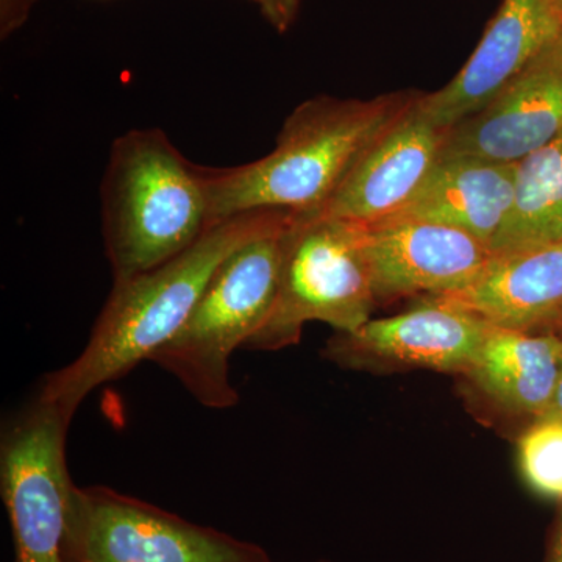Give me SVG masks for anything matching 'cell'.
Masks as SVG:
<instances>
[{"mask_svg":"<svg viewBox=\"0 0 562 562\" xmlns=\"http://www.w3.org/2000/svg\"><path fill=\"white\" fill-rule=\"evenodd\" d=\"M286 210H254L217 222L190 249L150 271L114 281L79 357L41 383V401L74 417L102 384L127 375L187 322L211 277L228 255L290 217Z\"/></svg>","mask_w":562,"mask_h":562,"instance_id":"obj_1","label":"cell"},{"mask_svg":"<svg viewBox=\"0 0 562 562\" xmlns=\"http://www.w3.org/2000/svg\"><path fill=\"white\" fill-rule=\"evenodd\" d=\"M419 95L409 90L366 101L317 95L302 102L271 154L236 168H205L210 224L254 210L324 209L366 150Z\"/></svg>","mask_w":562,"mask_h":562,"instance_id":"obj_2","label":"cell"},{"mask_svg":"<svg viewBox=\"0 0 562 562\" xmlns=\"http://www.w3.org/2000/svg\"><path fill=\"white\" fill-rule=\"evenodd\" d=\"M101 194L103 244L114 281L171 260L213 227L205 168L187 160L160 128L114 139Z\"/></svg>","mask_w":562,"mask_h":562,"instance_id":"obj_3","label":"cell"},{"mask_svg":"<svg viewBox=\"0 0 562 562\" xmlns=\"http://www.w3.org/2000/svg\"><path fill=\"white\" fill-rule=\"evenodd\" d=\"M290 220L291 214L228 255L179 331L150 355V362L171 373L205 408L228 409L239 403L231 358L271 312Z\"/></svg>","mask_w":562,"mask_h":562,"instance_id":"obj_4","label":"cell"},{"mask_svg":"<svg viewBox=\"0 0 562 562\" xmlns=\"http://www.w3.org/2000/svg\"><path fill=\"white\" fill-rule=\"evenodd\" d=\"M379 305L366 255V225L319 213H292L283 232L276 301L244 349L294 346L306 322L357 331Z\"/></svg>","mask_w":562,"mask_h":562,"instance_id":"obj_5","label":"cell"},{"mask_svg":"<svg viewBox=\"0 0 562 562\" xmlns=\"http://www.w3.org/2000/svg\"><path fill=\"white\" fill-rule=\"evenodd\" d=\"M63 562H271L258 543L106 486L70 490Z\"/></svg>","mask_w":562,"mask_h":562,"instance_id":"obj_6","label":"cell"},{"mask_svg":"<svg viewBox=\"0 0 562 562\" xmlns=\"http://www.w3.org/2000/svg\"><path fill=\"white\" fill-rule=\"evenodd\" d=\"M72 416L35 395L3 425L0 494L14 562H63L74 482L66 462Z\"/></svg>","mask_w":562,"mask_h":562,"instance_id":"obj_7","label":"cell"},{"mask_svg":"<svg viewBox=\"0 0 562 562\" xmlns=\"http://www.w3.org/2000/svg\"><path fill=\"white\" fill-rule=\"evenodd\" d=\"M561 35L552 0H503L460 72L441 90L422 94V110L449 131L491 105Z\"/></svg>","mask_w":562,"mask_h":562,"instance_id":"obj_8","label":"cell"},{"mask_svg":"<svg viewBox=\"0 0 562 562\" xmlns=\"http://www.w3.org/2000/svg\"><path fill=\"white\" fill-rule=\"evenodd\" d=\"M366 255L376 303L460 291L492 258L468 233L409 216L366 225Z\"/></svg>","mask_w":562,"mask_h":562,"instance_id":"obj_9","label":"cell"},{"mask_svg":"<svg viewBox=\"0 0 562 562\" xmlns=\"http://www.w3.org/2000/svg\"><path fill=\"white\" fill-rule=\"evenodd\" d=\"M491 324L452 302L424 297L416 308L338 333L327 347L344 366L390 362L468 375Z\"/></svg>","mask_w":562,"mask_h":562,"instance_id":"obj_10","label":"cell"},{"mask_svg":"<svg viewBox=\"0 0 562 562\" xmlns=\"http://www.w3.org/2000/svg\"><path fill=\"white\" fill-rule=\"evenodd\" d=\"M416 102L366 150L324 209L316 211L372 225L401 214L442 158L447 128L432 124Z\"/></svg>","mask_w":562,"mask_h":562,"instance_id":"obj_11","label":"cell"},{"mask_svg":"<svg viewBox=\"0 0 562 562\" xmlns=\"http://www.w3.org/2000/svg\"><path fill=\"white\" fill-rule=\"evenodd\" d=\"M562 132V35L491 105L449 128L442 157L519 162Z\"/></svg>","mask_w":562,"mask_h":562,"instance_id":"obj_12","label":"cell"},{"mask_svg":"<svg viewBox=\"0 0 562 562\" xmlns=\"http://www.w3.org/2000/svg\"><path fill=\"white\" fill-rule=\"evenodd\" d=\"M432 297L452 302L494 327L552 331L562 317V243L492 254L468 286Z\"/></svg>","mask_w":562,"mask_h":562,"instance_id":"obj_13","label":"cell"},{"mask_svg":"<svg viewBox=\"0 0 562 562\" xmlns=\"http://www.w3.org/2000/svg\"><path fill=\"white\" fill-rule=\"evenodd\" d=\"M516 169L517 162L442 157L397 216L449 225L491 249L513 210Z\"/></svg>","mask_w":562,"mask_h":562,"instance_id":"obj_14","label":"cell"},{"mask_svg":"<svg viewBox=\"0 0 562 562\" xmlns=\"http://www.w3.org/2000/svg\"><path fill=\"white\" fill-rule=\"evenodd\" d=\"M561 358L557 333L491 325L468 376L503 408L538 419L549 413Z\"/></svg>","mask_w":562,"mask_h":562,"instance_id":"obj_15","label":"cell"},{"mask_svg":"<svg viewBox=\"0 0 562 562\" xmlns=\"http://www.w3.org/2000/svg\"><path fill=\"white\" fill-rule=\"evenodd\" d=\"M562 241V132L517 162L512 213L491 251L539 249Z\"/></svg>","mask_w":562,"mask_h":562,"instance_id":"obj_16","label":"cell"},{"mask_svg":"<svg viewBox=\"0 0 562 562\" xmlns=\"http://www.w3.org/2000/svg\"><path fill=\"white\" fill-rule=\"evenodd\" d=\"M519 468L536 494L562 505V419H535L517 443Z\"/></svg>","mask_w":562,"mask_h":562,"instance_id":"obj_17","label":"cell"},{"mask_svg":"<svg viewBox=\"0 0 562 562\" xmlns=\"http://www.w3.org/2000/svg\"><path fill=\"white\" fill-rule=\"evenodd\" d=\"M273 27L284 33L294 24L302 0H255Z\"/></svg>","mask_w":562,"mask_h":562,"instance_id":"obj_18","label":"cell"},{"mask_svg":"<svg viewBox=\"0 0 562 562\" xmlns=\"http://www.w3.org/2000/svg\"><path fill=\"white\" fill-rule=\"evenodd\" d=\"M33 0H2V33L13 31L27 16Z\"/></svg>","mask_w":562,"mask_h":562,"instance_id":"obj_19","label":"cell"},{"mask_svg":"<svg viewBox=\"0 0 562 562\" xmlns=\"http://www.w3.org/2000/svg\"><path fill=\"white\" fill-rule=\"evenodd\" d=\"M543 562H562V505L558 514L552 531H550L549 542H547L546 560Z\"/></svg>","mask_w":562,"mask_h":562,"instance_id":"obj_20","label":"cell"},{"mask_svg":"<svg viewBox=\"0 0 562 562\" xmlns=\"http://www.w3.org/2000/svg\"><path fill=\"white\" fill-rule=\"evenodd\" d=\"M546 416H554L560 417V419H562V358L560 375H558L557 387H554L552 403H550V409L549 413L546 414Z\"/></svg>","mask_w":562,"mask_h":562,"instance_id":"obj_21","label":"cell"},{"mask_svg":"<svg viewBox=\"0 0 562 562\" xmlns=\"http://www.w3.org/2000/svg\"><path fill=\"white\" fill-rule=\"evenodd\" d=\"M554 10H557V13L560 14L561 21H562V0H552Z\"/></svg>","mask_w":562,"mask_h":562,"instance_id":"obj_22","label":"cell"},{"mask_svg":"<svg viewBox=\"0 0 562 562\" xmlns=\"http://www.w3.org/2000/svg\"><path fill=\"white\" fill-rule=\"evenodd\" d=\"M553 333H557V335H560L562 338V317L560 321L557 322V325L553 327Z\"/></svg>","mask_w":562,"mask_h":562,"instance_id":"obj_23","label":"cell"},{"mask_svg":"<svg viewBox=\"0 0 562 562\" xmlns=\"http://www.w3.org/2000/svg\"><path fill=\"white\" fill-rule=\"evenodd\" d=\"M317 562H328V561H317Z\"/></svg>","mask_w":562,"mask_h":562,"instance_id":"obj_24","label":"cell"},{"mask_svg":"<svg viewBox=\"0 0 562 562\" xmlns=\"http://www.w3.org/2000/svg\"><path fill=\"white\" fill-rule=\"evenodd\" d=\"M562 243V241H561Z\"/></svg>","mask_w":562,"mask_h":562,"instance_id":"obj_25","label":"cell"}]
</instances>
